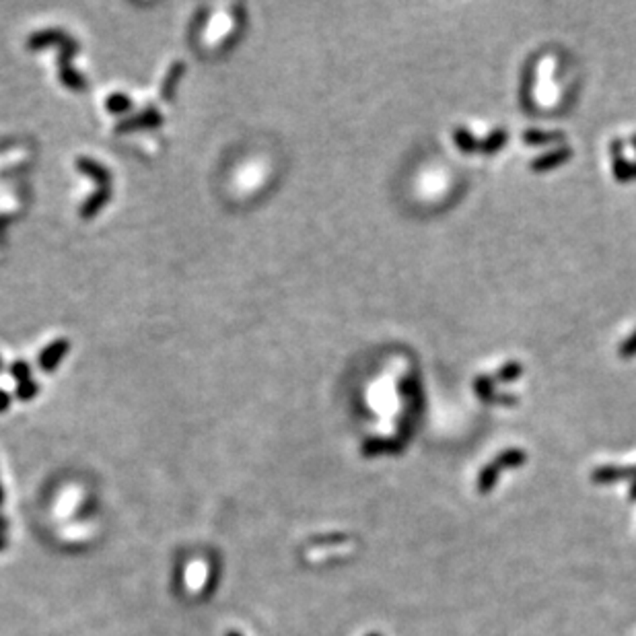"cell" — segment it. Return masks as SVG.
<instances>
[{
  "label": "cell",
  "mask_w": 636,
  "mask_h": 636,
  "mask_svg": "<svg viewBox=\"0 0 636 636\" xmlns=\"http://www.w3.org/2000/svg\"><path fill=\"white\" fill-rule=\"evenodd\" d=\"M401 451V445L396 441H390V439H371L365 443L363 447V453L365 455H381V453H399Z\"/></svg>",
  "instance_id": "cell-6"
},
{
  "label": "cell",
  "mask_w": 636,
  "mask_h": 636,
  "mask_svg": "<svg viewBox=\"0 0 636 636\" xmlns=\"http://www.w3.org/2000/svg\"><path fill=\"white\" fill-rule=\"evenodd\" d=\"M570 157H572V151H570L568 147H562V149H556V151H550V153L540 155V157H536V159L531 161V171H536V173L550 171V169H554L560 163H564V161L570 159Z\"/></svg>",
  "instance_id": "cell-4"
},
{
  "label": "cell",
  "mask_w": 636,
  "mask_h": 636,
  "mask_svg": "<svg viewBox=\"0 0 636 636\" xmlns=\"http://www.w3.org/2000/svg\"><path fill=\"white\" fill-rule=\"evenodd\" d=\"M618 354L622 356V358H633L636 354V329L620 344V348H618Z\"/></svg>",
  "instance_id": "cell-10"
},
{
  "label": "cell",
  "mask_w": 636,
  "mask_h": 636,
  "mask_svg": "<svg viewBox=\"0 0 636 636\" xmlns=\"http://www.w3.org/2000/svg\"><path fill=\"white\" fill-rule=\"evenodd\" d=\"M612 169H614V177L618 181H622V183H626V181H630V179L636 177V163L626 161L622 155L614 157V167Z\"/></svg>",
  "instance_id": "cell-9"
},
{
  "label": "cell",
  "mask_w": 636,
  "mask_h": 636,
  "mask_svg": "<svg viewBox=\"0 0 636 636\" xmlns=\"http://www.w3.org/2000/svg\"><path fill=\"white\" fill-rule=\"evenodd\" d=\"M630 496L636 498V480H635V484H633V488H630Z\"/></svg>",
  "instance_id": "cell-14"
},
{
  "label": "cell",
  "mask_w": 636,
  "mask_h": 636,
  "mask_svg": "<svg viewBox=\"0 0 636 636\" xmlns=\"http://www.w3.org/2000/svg\"><path fill=\"white\" fill-rule=\"evenodd\" d=\"M6 406H8V396H6V394H4V392L0 390V412H2V410H4Z\"/></svg>",
  "instance_id": "cell-11"
},
{
  "label": "cell",
  "mask_w": 636,
  "mask_h": 636,
  "mask_svg": "<svg viewBox=\"0 0 636 636\" xmlns=\"http://www.w3.org/2000/svg\"><path fill=\"white\" fill-rule=\"evenodd\" d=\"M2 500H4V496H2V488H0V505H2Z\"/></svg>",
  "instance_id": "cell-17"
},
{
  "label": "cell",
  "mask_w": 636,
  "mask_h": 636,
  "mask_svg": "<svg viewBox=\"0 0 636 636\" xmlns=\"http://www.w3.org/2000/svg\"><path fill=\"white\" fill-rule=\"evenodd\" d=\"M630 143H633V147H635V151H636V134L633 136V138H630Z\"/></svg>",
  "instance_id": "cell-16"
},
{
  "label": "cell",
  "mask_w": 636,
  "mask_h": 636,
  "mask_svg": "<svg viewBox=\"0 0 636 636\" xmlns=\"http://www.w3.org/2000/svg\"><path fill=\"white\" fill-rule=\"evenodd\" d=\"M225 636H241V635H239L237 630H229V633H227V635H225Z\"/></svg>",
  "instance_id": "cell-15"
},
{
  "label": "cell",
  "mask_w": 636,
  "mask_h": 636,
  "mask_svg": "<svg viewBox=\"0 0 636 636\" xmlns=\"http://www.w3.org/2000/svg\"><path fill=\"white\" fill-rule=\"evenodd\" d=\"M525 464V453L521 449H509V451H502L494 462H490L478 478V490L480 492H488L492 490V486L496 484L500 470H509V468H519Z\"/></svg>",
  "instance_id": "cell-2"
},
{
  "label": "cell",
  "mask_w": 636,
  "mask_h": 636,
  "mask_svg": "<svg viewBox=\"0 0 636 636\" xmlns=\"http://www.w3.org/2000/svg\"><path fill=\"white\" fill-rule=\"evenodd\" d=\"M6 527H8V521L4 517H0V531H4Z\"/></svg>",
  "instance_id": "cell-12"
},
{
  "label": "cell",
  "mask_w": 636,
  "mask_h": 636,
  "mask_svg": "<svg viewBox=\"0 0 636 636\" xmlns=\"http://www.w3.org/2000/svg\"><path fill=\"white\" fill-rule=\"evenodd\" d=\"M523 365H519L517 361H511V363H507V365H502L498 371H496V375L492 377L494 379V383L498 381V383H511V381H515V379H519L521 375H523Z\"/></svg>",
  "instance_id": "cell-8"
},
{
  "label": "cell",
  "mask_w": 636,
  "mask_h": 636,
  "mask_svg": "<svg viewBox=\"0 0 636 636\" xmlns=\"http://www.w3.org/2000/svg\"><path fill=\"white\" fill-rule=\"evenodd\" d=\"M635 474V468H614V466H603V468H597L593 472V482L597 484H610V482H618V480H624V478L633 476Z\"/></svg>",
  "instance_id": "cell-5"
},
{
  "label": "cell",
  "mask_w": 636,
  "mask_h": 636,
  "mask_svg": "<svg viewBox=\"0 0 636 636\" xmlns=\"http://www.w3.org/2000/svg\"><path fill=\"white\" fill-rule=\"evenodd\" d=\"M369 636H381V635H377V633H373V635H369Z\"/></svg>",
  "instance_id": "cell-18"
},
{
  "label": "cell",
  "mask_w": 636,
  "mask_h": 636,
  "mask_svg": "<svg viewBox=\"0 0 636 636\" xmlns=\"http://www.w3.org/2000/svg\"><path fill=\"white\" fill-rule=\"evenodd\" d=\"M474 390H476L478 398L482 401H488V403H505V406H513L517 403V398L511 396V394H498L494 390V379L488 377V375H480L476 381H474Z\"/></svg>",
  "instance_id": "cell-3"
},
{
  "label": "cell",
  "mask_w": 636,
  "mask_h": 636,
  "mask_svg": "<svg viewBox=\"0 0 636 636\" xmlns=\"http://www.w3.org/2000/svg\"><path fill=\"white\" fill-rule=\"evenodd\" d=\"M6 546H8V542H6V538H2V536H0V550H4Z\"/></svg>",
  "instance_id": "cell-13"
},
{
  "label": "cell",
  "mask_w": 636,
  "mask_h": 636,
  "mask_svg": "<svg viewBox=\"0 0 636 636\" xmlns=\"http://www.w3.org/2000/svg\"><path fill=\"white\" fill-rule=\"evenodd\" d=\"M527 145H550V143H562V132H542V130H525L521 136Z\"/></svg>",
  "instance_id": "cell-7"
},
{
  "label": "cell",
  "mask_w": 636,
  "mask_h": 636,
  "mask_svg": "<svg viewBox=\"0 0 636 636\" xmlns=\"http://www.w3.org/2000/svg\"><path fill=\"white\" fill-rule=\"evenodd\" d=\"M509 134L507 130L498 128L494 130L490 136H486L484 140H478L474 138L466 128H455L453 130V140L455 145L460 147V151L464 153H486V155H492V153H498L502 149V145L507 143Z\"/></svg>",
  "instance_id": "cell-1"
}]
</instances>
